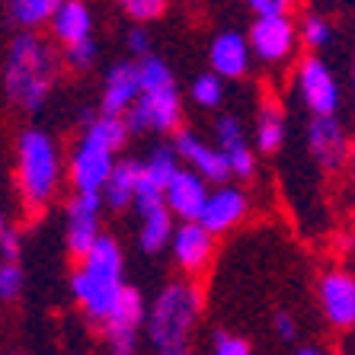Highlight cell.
Instances as JSON below:
<instances>
[{
  "label": "cell",
  "instance_id": "cell-1",
  "mask_svg": "<svg viewBox=\"0 0 355 355\" xmlns=\"http://www.w3.org/2000/svg\"><path fill=\"white\" fill-rule=\"evenodd\" d=\"M55 77H58V58L39 35L19 33L10 42L7 67H3V90L10 103L23 106L26 112L42 109L55 87Z\"/></svg>",
  "mask_w": 355,
  "mask_h": 355
},
{
  "label": "cell",
  "instance_id": "cell-2",
  "mask_svg": "<svg viewBox=\"0 0 355 355\" xmlns=\"http://www.w3.org/2000/svg\"><path fill=\"white\" fill-rule=\"evenodd\" d=\"M125 266H122V250L112 237H99L93 250L83 257V266L71 275V295L83 307V314L93 323H103L106 314L112 311L116 297L125 288Z\"/></svg>",
  "mask_w": 355,
  "mask_h": 355
},
{
  "label": "cell",
  "instance_id": "cell-3",
  "mask_svg": "<svg viewBox=\"0 0 355 355\" xmlns=\"http://www.w3.org/2000/svg\"><path fill=\"white\" fill-rule=\"evenodd\" d=\"M198 311H202V291L192 282H170L148 311L150 346L164 355H182L189 349Z\"/></svg>",
  "mask_w": 355,
  "mask_h": 355
},
{
  "label": "cell",
  "instance_id": "cell-4",
  "mask_svg": "<svg viewBox=\"0 0 355 355\" xmlns=\"http://www.w3.org/2000/svg\"><path fill=\"white\" fill-rule=\"evenodd\" d=\"M17 180L23 202L29 208H45L58 189L61 180V160L58 148L39 128H26L17 141Z\"/></svg>",
  "mask_w": 355,
  "mask_h": 355
},
{
  "label": "cell",
  "instance_id": "cell-5",
  "mask_svg": "<svg viewBox=\"0 0 355 355\" xmlns=\"http://www.w3.org/2000/svg\"><path fill=\"white\" fill-rule=\"evenodd\" d=\"M148 323V307H144V297L138 288H128L125 285L122 295L116 297L112 311L103 320V333H106L112 352L132 355L138 349V330Z\"/></svg>",
  "mask_w": 355,
  "mask_h": 355
},
{
  "label": "cell",
  "instance_id": "cell-6",
  "mask_svg": "<svg viewBox=\"0 0 355 355\" xmlns=\"http://www.w3.org/2000/svg\"><path fill=\"white\" fill-rule=\"evenodd\" d=\"M112 170H116V150L93 132H83L71 157V182L77 186V192H103Z\"/></svg>",
  "mask_w": 355,
  "mask_h": 355
},
{
  "label": "cell",
  "instance_id": "cell-7",
  "mask_svg": "<svg viewBox=\"0 0 355 355\" xmlns=\"http://www.w3.org/2000/svg\"><path fill=\"white\" fill-rule=\"evenodd\" d=\"M297 96L304 99V106L311 109V116H336L339 109V83L327 61L320 58H304L297 64Z\"/></svg>",
  "mask_w": 355,
  "mask_h": 355
},
{
  "label": "cell",
  "instance_id": "cell-8",
  "mask_svg": "<svg viewBox=\"0 0 355 355\" xmlns=\"http://www.w3.org/2000/svg\"><path fill=\"white\" fill-rule=\"evenodd\" d=\"M103 192H77L67 205V231L64 243L71 250V257L83 259L93 250L103 234H99V208H103Z\"/></svg>",
  "mask_w": 355,
  "mask_h": 355
},
{
  "label": "cell",
  "instance_id": "cell-9",
  "mask_svg": "<svg viewBox=\"0 0 355 355\" xmlns=\"http://www.w3.org/2000/svg\"><path fill=\"white\" fill-rule=\"evenodd\" d=\"M307 148L314 160L327 173H339L352 160V144H349L346 128L339 125L336 116H314L307 125Z\"/></svg>",
  "mask_w": 355,
  "mask_h": 355
},
{
  "label": "cell",
  "instance_id": "cell-10",
  "mask_svg": "<svg viewBox=\"0 0 355 355\" xmlns=\"http://www.w3.org/2000/svg\"><path fill=\"white\" fill-rule=\"evenodd\" d=\"M297 29L288 19V13H275V17H257L250 26V45L253 55L266 64H279L295 51Z\"/></svg>",
  "mask_w": 355,
  "mask_h": 355
},
{
  "label": "cell",
  "instance_id": "cell-11",
  "mask_svg": "<svg viewBox=\"0 0 355 355\" xmlns=\"http://www.w3.org/2000/svg\"><path fill=\"white\" fill-rule=\"evenodd\" d=\"M320 311L333 330H352L355 327V275L333 269L317 285Z\"/></svg>",
  "mask_w": 355,
  "mask_h": 355
},
{
  "label": "cell",
  "instance_id": "cell-12",
  "mask_svg": "<svg viewBox=\"0 0 355 355\" xmlns=\"http://www.w3.org/2000/svg\"><path fill=\"white\" fill-rule=\"evenodd\" d=\"M173 148L182 157V164L192 166V170H198V173L205 176L208 182H215V186H221V182H227V176H234L227 154H224L221 148L205 144V141L198 138L196 132H189V128H180V132H176Z\"/></svg>",
  "mask_w": 355,
  "mask_h": 355
},
{
  "label": "cell",
  "instance_id": "cell-13",
  "mask_svg": "<svg viewBox=\"0 0 355 355\" xmlns=\"http://www.w3.org/2000/svg\"><path fill=\"white\" fill-rule=\"evenodd\" d=\"M215 237L218 234L208 231L198 218L196 221H182L173 231V240H170V243H173L176 266H180L182 272L198 275L208 263H211V257H215Z\"/></svg>",
  "mask_w": 355,
  "mask_h": 355
},
{
  "label": "cell",
  "instance_id": "cell-14",
  "mask_svg": "<svg viewBox=\"0 0 355 355\" xmlns=\"http://www.w3.org/2000/svg\"><path fill=\"white\" fill-rule=\"evenodd\" d=\"M208 192L211 189H208L205 176L198 173V170H192V166H180L164 189L166 208H170L176 218H182V221H196L208 202Z\"/></svg>",
  "mask_w": 355,
  "mask_h": 355
},
{
  "label": "cell",
  "instance_id": "cell-15",
  "mask_svg": "<svg viewBox=\"0 0 355 355\" xmlns=\"http://www.w3.org/2000/svg\"><path fill=\"white\" fill-rule=\"evenodd\" d=\"M250 205H247V196L237 189V186H218V189L208 192V202L202 208L198 221L205 224L211 234H227L231 227H237L243 218H247Z\"/></svg>",
  "mask_w": 355,
  "mask_h": 355
},
{
  "label": "cell",
  "instance_id": "cell-16",
  "mask_svg": "<svg viewBox=\"0 0 355 355\" xmlns=\"http://www.w3.org/2000/svg\"><path fill=\"white\" fill-rule=\"evenodd\" d=\"M144 93V83H141V67L138 64H116L103 80V103L99 109L103 112H119L125 116L128 109L135 106Z\"/></svg>",
  "mask_w": 355,
  "mask_h": 355
},
{
  "label": "cell",
  "instance_id": "cell-17",
  "mask_svg": "<svg viewBox=\"0 0 355 355\" xmlns=\"http://www.w3.org/2000/svg\"><path fill=\"white\" fill-rule=\"evenodd\" d=\"M250 58H257L253 45H250L247 35H240V33H221L211 42V49H208L211 71L221 74L224 80H240L250 71Z\"/></svg>",
  "mask_w": 355,
  "mask_h": 355
},
{
  "label": "cell",
  "instance_id": "cell-18",
  "mask_svg": "<svg viewBox=\"0 0 355 355\" xmlns=\"http://www.w3.org/2000/svg\"><path fill=\"white\" fill-rule=\"evenodd\" d=\"M141 106L148 109L150 132H180L182 122V103L176 83L160 87V90H144L141 93Z\"/></svg>",
  "mask_w": 355,
  "mask_h": 355
},
{
  "label": "cell",
  "instance_id": "cell-19",
  "mask_svg": "<svg viewBox=\"0 0 355 355\" xmlns=\"http://www.w3.org/2000/svg\"><path fill=\"white\" fill-rule=\"evenodd\" d=\"M51 33L61 45H71V42H80L93 33V17L90 7L83 0H61V7L55 10L51 17Z\"/></svg>",
  "mask_w": 355,
  "mask_h": 355
},
{
  "label": "cell",
  "instance_id": "cell-20",
  "mask_svg": "<svg viewBox=\"0 0 355 355\" xmlns=\"http://www.w3.org/2000/svg\"><path fill=\"white\" fill-rule=\"evenodd\" d=\"M141 170H144L141 160H122V164H116V170L109 173L106 186H103V198H106L109 208L122 211V208L135 205V192H138V182H141Z\"/></svg>",
  "mask_w": 355,
  "mask_h": 355
},
{
  "label": "cell",
  "instance_id": "cell-21",
  "mask_svg": "<svg viewBox=\"0 0 355 355\" xmlns=\"http://www.w3.org/2000/svg\"><path fill=\"white\" fill-rule=\"evenodd\" d=\"M173 240V211L166 205H157L141 215V231H138V243L144 253H160Z\"/></svg>",
  "mask_w": 355,
  "mask_h": 355
},
{
  "label": "cell",
  "instance_id": "cell-22",
  "mask_svg": "<svg viewBox=\"0 0 355 355\" xmlns=\"http://www.w3.org/2000/svg\"><path fill=\"white\" fill-rule=\"evenodd\" d=\"M10 19L23 29H35V26L51 23L55 10L61 7V0H7Z\"/></svg>",
  "mask_w": 355,
  "mask_h": 355
},
{
  "label": "cell",
  "instance_id": "cell-23",
  "mask_svg": "<svg viewBox=\"0 0 355 355\" xmlns=\"http://www.w3.org/2000/svg\"><path fill=\"white\" fill-rule=\"evenodd\" d=\"M282 141H285V119L269 103V106H263V112L257 119V148L263 154H275L282 148Z\"/></svg>",
  "mask_w": 355,
  "mask_h": 355
},
{
  "label": "cell",
  "instance_id": "cell-24",
  "mask_svg": "<svg viewBox=\"0 0 355 355\" xmlns=\"http://www.w3.org/2000/svg\"><path fill=\"white\" fill-rule=\"evenodd\" d=\"M180 166H182V157L176 154V148H157L148 160H144V173L166 189V182L173 180V173Z\"/></svg>",
  "mask_w": 355,
  "mask_h": 355
},
{
  "label": "cell",
  "instance_id": "cell-25",
  "mask_svg": "<svg viewBox=\"0 0 355 355\" xmlns=\"http://www.w3.org/2000/svg\"><path fill=\"white\" fill-rule=\"evenodd\" d=\"M189 93L202 109H218L224 99V77L215 74V71H211V74H198L196 80H192Z\"/></svg>",
  "mask_w": 355,
  "mask_h": 355
},
{
  "label": "cell",
  "instance_id": "cell-26",
  "mask_svg": "<svg viewBox=\"0 0 355 355\" xmlns=\"http://www.w3.org/2000/svg\"><path fill=\"white\" fill-rule=\"evenodd\" d=\"M138 67H141L144 90H160V87H170V83H173V71L160 58H154V55H144V58L138 61Z\"/></svg>",
  "mask_w": 355,
  "mask_h": 355
},
{
  "label": "cell",
  "instance_id": "cell-27",
  "mask_svg": "<svg viewBox=\"0 0 355 355\" xmlns=\"http://www.w3.org/2000/svg\"><path fill=\"white\" fill-rule=\"evenodd\" d=\"M224 154L231 160V173L237 176V180H250V176L257 173V154L250 150L247 141H237L231 148H224Z\"/></svg>",
  "mask_w": 355,
  "mask_h": 355
},
{
  "label": "cell",
  "instance_id": "cell-28",
  "mask_svg": "<svg viewBox=\"0 0 355 355\" xmlns=\"http://www.w3.org/2000/svg\"><path fill=\"white\" fill-rule=\"evenodd\" d=\"M330 39H333V26L327 23L323 17H304V23H301V42H304L307 49H327L330 45Z\"/></svg>",
  "mask_w": 355,
  "mask_h": 355
},
{
  "label": "cell",
  "instance_id": "cell-29",
  "mask_svg": "<svg viewBox=\"0 0 355 355\" xmlns=\"http://www.w3.org/2000/svg\"><path fill=\"white\" fill-rule=\"evenodd\" d=\"M157 205H166L164 186L154 182L141 170V182H138V192H135V208H138V215H144V211H150V208H157Z\"/></svg>",
  "mask_w": 355,
  "mask_h": 355
},
{
  "label": "cell",
  "instance_id": "cell-30",
  "mask_svg": "<svg viewBox=\"0 0 355 355\" xmlns=\"http://www.w3.org/2000/svg\"><path fill=\"white\" fill-rule=\"evenodd\" d=\"M119 7L128 19L135 23H150V19L164 17L166 10V0H119Z\"/></svg>",
  "mask_w": 355,
  "mask_h": 355
},
{
  "label": "cell",
  "instance_id": "cell-31",
  "mask_svg": "<svg viewBox=\"0 0 355 355\" xmlns=\"http://www.w3.org/2000/svg\"><path fill=\"white\" fill-rule=\"evenodd\" d=\"M93 61H96V42L87 35V39L80 42H71V45H64V64L74 67V71H87V67H93Z\"/></svg>",
  "mask_w": 355,
  "mask_h": 355
},
{
  "label": "cell",
  "instance_id": "cell-32",
  "mask_svg": "<svg viewBox=\"0 0 355 355\" xmlns=\"http://www.w3.org/2000/svg\"><path fill=\"white\" fill-rule=\"evenodd\" d=\"M215 138H218V148H231V144H237V141H247L243 138V122H240L237 116H231V112H224V116H218L215 122Z\"/></svg>",
  "mask_w": 355,
  "mask_h": 355
},
{
  "label": "cell",
  "instance_id": "cell-33",
  "mask_svg": "<svg viewBox=\"0 0 355 355\" xmlns=\"http://www.w3.org/2000/svg\"><path fill=\"white\" fill-rule=\"evenodd\" d=\"M211 349L218 355H250V343L243 336H234V333H224V330H215L211 336Z\"/></svg>",
  "mask_w": 355,
  "mask_h": 355
},
{
  "label": "cell",
  "instance_id": "cell-34",
  "mask_svg": "<svg viewBox=\"0 0 355 355\" xmlns=\"http://www.w3.org/2000/svg\"><path fill=\"white\" fill-rule=\"evenodd\" d=\"M23 269H19V263H3V269H0V297H17L19 291H23Z\"/></svg>",
  "mask_w": 355,
  "mask_h": 355
},
{
  "label": "cell",
  "instance_id": "cell-35",
  "mask_svg": "<svg viewBox=\"0 0 355 355\" xmlns=\"http://www.w3.org/2000/svg\"><path fill=\"white\" fill-rule=\"evenodd\" d=\"M125 45H128V51H132L135 58H144V55H150V35L144 26H135V29H128V39H125Z\"/></svg>",
  "mask_w": 355,
  "mask_h": 355
},
{
  "label": "cell",
  "instance_id": "cell-36",
  "mask_svg": "<svg viewBox=\"0 0 355 355\" xmlns=\"http://www.w3.org/2000/svg\"><path fill=\"white\" fill-rule=\"evenodd\" d=\"M272 330H275V336H279L282 343H295L297 339V323H295V317H291L288 311H279V314L272 317Z\"/></svg>",
  "mask_w": 355,
  "mask_h": 355
},
{
  "label": "cell",
  "instance_id": "cell-37",
  "mask_svg": "<svg viewBox=\"0 0 355 355\" xmlns=\"http://www.w3.org/2000/svg\"><path fill=\"white\" fill-rule=\"evenodd\" d=\"M295 0H247V7L257 17H275V13H288Z\"/></svg>",
  "mask_w": 355,
  "mask_h": 355
},
{
  "label": "cell",
  "instance_id": "cell-38",
  "mask_svg": "<svg viewBox=\"0 0 355 355\" xmlns=\"http://www.w3.org/2000/svg\"><path fill=\"white\" fill-rule=\"evenodd\" d=\"M0 257H3V263H17L19 259V237L13 231H3V237H0Z\"/></svg>",
  "mask_w": 355,
  "mask_h": 355
},
{
  "label": "cell",
  "instance_id": "cell-39",
  "mask_svg": "<svg viewBox=\"0 0 355 355\" xmlns=\"http://www.w3.org/2000/svg\"><path fill=\"white\" fill-rule=\"evenodd\" d=\"M320 346H297V355H317Z\"/></svg>",
  "mask_w": 355,
  "mask_h": 355
},
{
  "label": "cell",
  "instance_id": "cell-40",
  "mask_svg": "<svg viewBox=\"0 0 355 355\" xmlns=\"http://www.w3.org/2000/svg\"><path fill=\"white\" fill-rule=\"evenodd\" d=\"M349 166H352V180H355V144H352V160H349Z\"/></svg>",
  "mask_w": 355,
  "mask_h": 355
},
{
  "label": "cell",
  "instance_id": "cell-41",
  "mask_svg": "<svg viewBox=\"0 0 355 355\" xmlns=\"http://www.w3.org/2000/svg\"><path fill=\"white\" fill-rule=\"evenodd\" d=\"M3 231H7V221H3V215H0V237H3Z\"/></svg>",
  "mask_w": 355,
  "mask_h": 355
},
{
  "label": "cell",
  "instance_id": "cell-42",
  "mask_svg": "<svg viewBox=\"0 0 355 355\" xmlns=\"http://www.w3.org/2000/svg\"><path fill=\"white\" fill-rule=\"evenodd\" d=\"M352 93H355V64H352Z\"/></svg>",
  "mask_w": 355,
  "mask_h": 355
},
{
  "label": "cell",
  "instance_id": "cell-43",
  "mask_svg": "<svg viewBox=\"0 0 355 355\" xmlns=\"http://www.w3.org/2000/svg\"><path fill=\"white\" fill-rule=\"evenodd\" d=\"M0 269H3V257H0Z\"/></svg>",
  "mask_w": 355,
  "mask_h": 355
}]
</instances>
